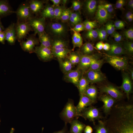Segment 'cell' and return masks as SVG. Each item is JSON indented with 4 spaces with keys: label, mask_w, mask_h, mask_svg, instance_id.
I'll return each mask as SVG.
<instances>
[{
    "label": "cell",
    "mask_w": 133,
    "mask_h": 133,
    "mask_svg": "<svg viewBox=\"0 0 133 133\" xmlns=\"http://www.w3.org/2000/svg\"><path fill=\"white\" fill-rule=\"evenodd\" d=\"M103 63L104 60L102 59H94L91 62L88 70L100 71Z\"/></svg>",
    "instance_id": "obj_36"
},
{
    "label": "cell",
    "mask_w": 133,
    "mask_h": 133,
    "mask_svg": "<svg viewBox=\"0 0 133 133\" xmlns=\"http://www.w3.org/2000/svg\"><path fill=\"white\" fill-rule=\"evenodd\" d=\"M99 58V56L96 54L87 55L81 54L77 69L81 71L82 75H83L88 70L92 61Z\"/></svg>",
    "instance_id": "obj_9"
},
{
    "label": "cell",
    "mask_w": 133,
    "mask_h": 133,
    "mask_svg": "<svg viewBox=\"0 0 133 133\" xmlns=\"http://www.w3.org/2000/svg\"><path fill=\"white\" fill-rule=\"evenodd\" d=\"M85 37L89 40H93L98 37V33L97 30L93 29L87 31L85 34Z\"/></svg>",
    "instance_id": "obj_40"
},
{
    "label": "cell",
    "mask_w": 133,
    "mask_h": 133,
    "mask_svg": "<svg viewBox=\"0 0 133 133\" xmlns=\"http://www.w3.org/2000/svg\"><path fill=\"white\" fill-rule=\"evenodd\" d=\"M96 30L98 33V37L100 41H103L107 39L108 34L104 28L102 27Z\"/></svg>",
    "instance_id": "obj_41"
},
{
    "label": "cell",
    "mask_w": 133,
    "mask_h": 133,
    "mask_svg": "<svg viewBox=\"0 0 133 133\" xmlns=\"http://www.w3.org/2000/svg\"><path fill=\"white\" fill-rule=\"evenodd\" d=\"M52 51L54 57L58 59H63L67 58L69 54L72 51V49L68 48L52 50Z\"/></svg>",
    "instance_id": "obj_26"
},
{
    "label": "cell",
    "mask_w": 133,
    "mask_h": 133,
    "mask_svg": "<svg viewBox=\"0 0 133 133\" xmlns=\"http://www.w3.org/2000/svg\"><path fill=\"white\" fill-rule=\"evenodd\" d=\"M110 48V45L107 43H104L103 49L107 51H109Z\"/></svg>",
    "instance_id": "obj_58"
},
{
    "label": "cell",
    "mask_w": 133,
    "mask_h": 133,
    "mask_svg": "<svg viewBox=\"0 0 133 133\" xmlns=\"http://www.w3.org/2000/svg\"><path fill=\"white\" fill-rule=\"evenodd\" d=\"M53 3V5L55 6H59V5L61 3V0H50Z\"/></svg>",
    "instance_id": "obj_57"
},
{
    "label": "cell",
    "mask_w": 133,
    "mask_h": 133,
    "mask_svg": "<svg viewBox=\"0 0 133 133\" xmlns=\"http://www.w3.org/2000/svg\"><path fill=\"white\" fill-rule=\"evenodd\" d=\"M14 129L13 128H12L11 129L10 133H14Z\"/></svg>",
    "instance_id": "obj_63"
},
{
    "label": "cell",
    "mask_w": 133,
    "mask_h": 133,
    "mask_svg": "<svg viewBox=\"0 0 133 133\" xmlns=\"http://www.w3.org/2000/svg\"><path fill=\"white\" fill-rule=\"evenodd\" d=\"M112 15L109 14L104 8L102 5L100 3L98 5L96 12L95 19L100 24L106 22L112 18Z\"/></svg>",
    "instance_id": "obj_14"
},
{
    "label": "cell",
    "mask_w": 133,
    "mask_h": 133,
    "mask_svg": "<svg viewBox=\"0 0 133 133\" xmlns=\"http://www.w3.org/2000/svg\"><path fill=\"white\" fill-rule=\"evenodd\" d=\"M106 60L112 66L119 70H125L128 67V61L125 57L107 55Z\"/></svg>",
    "instance_id": "obj_6"
},
{
    "label": "cell",
    "mask_w": 133,
    "mask_h": 133,
    "mask_svg": "<svg viewBox=\"0 0 133 133\" xmlns=\"http://www.w3.org/2000/svg\"><path fill=\"white\" fill-rule=\"evenodd\" d=\"M127 52L120 42H115L110 45V50L107 51V55L119 56L125 54Z\"/></svg>",
    "instance_id": "obj_20"
},
{
    "label": "cell",
    "mask_w": 133,
    "mask_h": 133,
    "mask_svg": "<svg viewBox=\"0 0 133 133\" xmlns=\"http://www.w3.org/2000/svg\"><path fill=\"white\" fill-rule=\"evenodd\" d=\"M131 78L132 80H133V70H131L130 71Z\"/></svg>",
    "instance_id": "obj_61"
},
{
    "label": "cell",
    "mask_w": 133,
    "mask_h": 133,
    "mask_svg": "<svg viewBox=\"0 0 133 133\" xmlns=\"http://www.w3.org/2000/svg\"><path fill=\"white\" fill-rule=\"evenodd\" d=\"M64 8L63 7L60 6H54L53 19H59Z\"/></svg>",
    "instance_id": "obj_42"
},
{
    "label": "cell",
    "mask_w": 133,
    "mask_h": 133,
    "mask_svg": "<svg viewBox=\"0 0 133 133\" xmlns=\"http://www.w3.org/2000/svg\"><path fill=\"white\" fill-rule=\"evenodd\" d=\"M116 29H121L124 28L125 26V23L123 21L117 20L114 23Z\"/></svg>",
    "instance_id": "obj_47"
},
{
    "label": "cell",
    "mask_w": 133,
    "mask_h": 133,
    "mask_svg": "<svg viewBox=\"0 0 133 133\" xmlns=\"http://www.w3.org/2000/svg\"><path fill=\"white\" fill-rule=\"evenodd\" d=\"M72 3L73 10L75 12L79 11L82 7L81 3L79 1L74 0L72 1Z\"/></svg>",
    "instance_id": "obj_46"
},
{
    "label": "cell",
    "mask_w": 133,
    "mask_h": 133,
    "mask_svg": "<svg viewBox=\"0 0 133 133\" xmlns=\"http://www.w3.org/2000/svg\"><path fill=\"white\" fill-rule=\"evenodd\" d=\"M112 35L114 40L116 42H120L123 39L122 36L118 32L115 31Z\"/></svg>",
    "instance_id": "obj_49"
},
{
    "label": "cell",
    "mask_w": 133,
    "mask_h": 133,
    "mask_svg": "<svg viewBox=\"0 0 133 133\" xmlns=\"http://www.w3.org/2000/svg\"><path fill=\"white\" fill-rule=\"evenodd\" d=\"M45 18L43 17H32L29 19L27 22L34 32V35H39L45 32Z\"/></svg>",
    "instance_id": "obj_7"
},
{
    "label": "cell",
    "mask_w": 133,
    "mask_h": 133,
    "mask_svg": "<svg viewBox=\"0 0 133 133\" xmlns=\"http://www.w3.org/2000/svg\"><path fill=\"white\" fill-rule=\"evenodd\" d=\"M126 3L124 0H117L115 4L116 8L118 9H122Z\"/></svg>",
    "instance_id": "obj_50"
},
{
    "label": "cell",
    "mask_w": 133,
    "mask_h": 133,
    "mask_svg": "<svg viewBox=\"0 0 133 133\" xmlns=\"http://www.w3.org/2000/svg\"><path fill=\"white\" fill-rule=\"evenodd\" d=\"M67 0H62L61 3L63 4V5H65L66 3H67Z\"/></svg>",
    "instance_id": "obj_62"
},
{
    "label": "cell",
    "mask_w": 133,
    "mask_h": 133,
    "mask_svg": "<svg viewBox=\"0 0 133 133\" xmlns=\"http://www.w3.org/2000/svg\"><path fill=\"white\" fill-rule=\"evenodd\" d=\"M127 7L129 8L131 10L133 9V0H129L127 3Z\"/></svg>",
    "instance_id": "obj_59"
},
{
    "label": "cell",
    "mask_w": 133,
    "mask_h": 133,
    "mask_svg": "<svg viewBox=\"0 0 133 133\" xmlns=\"http://www.w3.org/2000/svg\"><path fill=\"white\" fill-rule=\"evenodd\" d=\"M72 29L75 31L79 32L85 30L84 25L83 23H80L75 25Z\"/></svg>",
    "instance_id": "obj_48"
},
{
    "label": "cell",
    "mask_w": 133,
    "mask_h": 133,
    "mask_svg": "<svg viewBox=\"0 0 133 133\" xmlns=\"http://www.w3.org/2000/svg\"><path fill=\"white\" fill-rule=\"evenodd\" d=\"M69 21L70 24L74 26L77 24L81 23L82 18L79 12H71Z\"/></svg>",
    "instance_id": "obj_33"
},
{
    "label": "cell",
    "mask_w": 133,
    "mask_h": 133,
    "mask_svg": "<svg viewBox=\"0 0 133 133\" xmlns=\"http://www.w3.org/2000/svg\"><path fill=\"white\" fill-rule=\"evenodd\" d=\"M107 23L113 34L115 32L116 29L114 23L111 21L108 22Z\"/></svg>",
    "instance_id": "obj_52"
},
{
    "label": "cell",
    "mask_w": 133,
    "mask_h": 133,
    "mask_svg": "<svg viewBox=\"0 0 133 133\" xmlns=\"http://www.w3.org/2000/svg\"><path fill=\"white\" fill-rule=\"evenodd\" d=\"M100 92L107 94L116 100H119L122 98L123 93L118 88L110 84L104 85L100 88Z\"/></svg>",
    "instance_id": "obj_12"
},
{
    "label": "cell",
    "mask_w": 133,
    "mask_h": 133,
    "mask_svg": "<svg viewBox=\"0 0 133 133\" xmlns=\"http://www.w3.org/2000/svg\"><path fill=\"white\" fill-rule=\"evenodd\" d=\"M123 47L127 52L130 54L133 53V43L131 41H126L124 43Z\"/></svg>",
    "instance_id": "obj_44"
},
{
    "label": "cell",
    "mask_w": 133,
    "mask_h": 133,
    "mask_svg": "<svg viewBox=\"0 0 133 133\" xmlns=\"http://www.w3.org/2000/svg\"><path fill=\"white\" fill-rule=\"evenodd\" d=\"M98 93L96 87L94 85H91L89 86L84 94L90 99L94 103L96 102Z\"/></svg>",
    "instance_id": "obj_30"
},
{
    "label": "cell",
    "mask_w": 133,
    "mask_h": 133,
    "mask_svg": "<svg viewBox=\"0 0 133 133\" xmlns=\"http://www.w3.org/2000/svg\"><path fill=\"white\" fill-rule=\"evenodd\" d=\"M60 68L65 74L72 70L73 65L67 58L65 60L63 59H58Z\"/></svg>",
    "instance_id": "obj_32"
},
{
    "label": "cell",
    "mask_w": 133,
    "mask_h": 133,
    "mask_svg": "<svg viewBox=\"0 0 133 133\" xmlns=\"http://www.w3.org/2000/svg\"><path fill=\"white\" fill-rule=\"evenodd\" d=\"M71 11L69 8H64L59 19L62 23H65L69 21Z\"/></svg>",
    "instance_id": "obj_38"
},
{
    "label": "cell",
    "mask_w": 133,
    "mask_h": 133,
    "mask_svg": "<svg viewBox=\"0 0 133 133\" xmlns=\"http://www.w3.org/2000/svg\"><path fill=\"white\" fill-rule=\"evenodd\" d=\"M104 43L103 41H100L96 45V48L98 50H102L103 49Z\"/></svg>",
    "instance_id": "obj_55"
},
{
    "label": "cell",
    "mask_w": 133,
    "mask_h": 133,
    "mask_svg": "<svg viewBox=\"0 0 133 133\" xmlns=\"http://www.w3.org/2000/svg\"><path fill=\"white\" fill-rule=\"evenodd\" d=\"M61 118L64 121L65 124L70 123L75 118H78L76 106L73 100L69 99L63 110L60 114Z\"/></svg>",
    "instance_id": "obj_2"
},
{
    "label": "cell",
    "mask_w": 133,
    "mask_h": 133,
    "mask_svg": "<svg viewBox=\"0 0 133 133\" xmlns=\"http://www.w3.org/2000/svg\"><path fill=\"white\" fill-rule=\"evenodd\" d=\"M102 116L99 109L92 105L85 108L79 115L85 120L92 122L94 125L95 121L100 120L102 118Z\"/></svg>",
    "instance_id": "obj_4"
},
{
    "label": "cell",
    "mask_w": 133,
    "mask_h": 133,
    "mask_svg": "<svg viewBox=\"0 0 133 133\" xmlns=\"http://www.w3.org/2000/svg\"><path fill=\"white\" fill-rule=\"evenodd\" d=\"M83 75L89 83L101 82L105 79L104 75L100 71L88 70Z\"/></svg>",
    "instance_id": "obj_13"
},
{
    "label": "cell",
    "mask_w": 133,
    "mask_h": 133,
    "mask_svg": "<svg viewBox=\"0 0 133 133\" xmlns=\"http://www.w3.org/2000/svg\"><path fill=\"white\" fill-rule=\"evenodd\" d=\"M100 3L102 5L104 8L109 14L112 15L114 13V9L112 4L102 1L100 2Z\"/></svg>",
    "instance_id": "obj_43"
},
{
    "label": "cell",
    "mask_w": 133,
    "mask_h": 133,
    "mask_svg": "<svg viewBox=\"0 0 133 133\" xmlns=\"http://www.w3.org/2000/svg\"><path fill=\"white\" fill-rule=\"evenodd\" d=\"M89 84L84 75H82L76 86L78 89L80 95L84 94L86 89L89 86Z\"/></svg>",
    "instance_id": "obj_31"
},
{
    "label": "cell",
    "mask_w": 133,
    "mask_h": 133,
    "mask_svg": "<svg viewBox=\"0 0 133 133\" xmlns=\"http://www.w3.org/2000/svg\"><path fill=\"white\" fill-rule=\"evenodd\" d=\"M84 25L85 30L87 31L90 30L97 27V24L96 21H90L86 20L82 23Z\"/></svg>",
    "instance_id": "obj_39"
},
{
    "label": "cell",
    "mask_w": 133,
    "mask_h": 133,
    "mask_svg": "<svg viewBox=\"0 0 133 133\" xmlns=\"http://www.w3.org/2000/svg\"><path fill=\"white\" fill-rule=\"evenodd\" d=\"M18 18V21H27L33 17V14L30 9L29 3H25L20 5L15 11Z\"/></svg>",
    "instance_id": "obj_8"
},
{
    "label": "cell",
    "mask_w": 133,
    "mask_h": 133,
    "mask_svg": "<svg viewBox=\"0 0 133 133\" xmlns=\"http://www.w3.org/2000/svg\"><path fill=\"white\" fill-rule=\"evenodd\" d=\"M29 6L33 14H37L40 12L44 7L43 1L32 0L29 1Z\"/></svg>",
    "instance_id": "obj_23"
},
{
    "label": "cell",
    "mask_w": 133,
    "mask_h": 133,
    "mask_svg": "<svg viewBox=\"0 0 133 133\" xmlns=\"http://www.w3.org/2000/svg\"><path fill=\"white\" fill-rule=\"evenodd\" d=\"M85 8L87 13L92 15L96 13L98 5L97 1L95 0H88L85 3Z\"/></svg>",
    "instance_id": "obj_27"
},
{
    "label": "cell",
    "mask_w": 133,
    "mask_h": 133,
    "mask_svg": "<svg viewBox=\"0 0 133 133\" xmlns=\"http://www.w3.org/2000/svg\"><path fill=\"white\" fill-rule=\"evenodd\" d=\"M95 133H109L104 122L99 120L98 124L95 127Z\"/></svg>",
    "instance_id": "obj_37"
},
{
    "label": "cell",
    "mask_w": 133,
    "mask_h": 133,
    "mask_svg": "<svg viewBox=\"0 0 133 133\" xmlns=\"http://www.w3.org/2000/svg\"><path fill=\"white\" fill-rule=\"evenodd\" d=\"M34 52L38 58L44 62L49 61L54 57L51 48L40 45L35 47Z\"/></svg>",
    "instance_id": "obj_11"
},
{
    "label": "cell",
    "mask_w": 133,
    "mask_h": 133,
    "mask_svg": "<svg viewBox=\"0 0 133 133\" xmlns=\"http://www.w3.org/2000/svg\"><path fill=\"white\" fill-rule=\"evenodd\" d=\"M131 80L128 74L124 73L122 75V84L118 87L119 88L125 93L128 100L129 99L130 95L132 91L133 86Z\"/></svg>",
    "instance_id": "obj_15"
},
{
    "label": "cell",
    "mask_w": 133,
    "mask_h": 133,
    "mask_svg": "<svg viewBox=\"0 0 133 133\" xmlns=\"http://www.w3.org/2000/svg\"><path fill=\"white\" fill-rule=\"evenodd\" d=\"M38 40L40 43V46L50 48H51L52 41L49 34L45 31L38 35Z\"/></svg>",
    "instance_id": "obj_24"
},
{
    "label": "cell",
    "mask_w": 133,
    "mask_h": 133,
    "mask_svg": "<svg viewBox=\"0 0 133 133\" xmlns=\"http://www.w3.org/2000/svg\"><path fill=\"white\" fill-rule=\"evenodd\" d=\"M17 39L19 42L33 30L27 21H17L15 24Z\"/></svg>",
    "instance_id": "obj_5"
},
{
    "label": "cell",
    "mask_w": 133,
    "mask_h": 133,
    "mask_svg": "<svg viewBox=\"0 0 133 133\" xmlns=\"http://www.w3.org/2000/svg\"><path fill=\"white\" fill-rule=\"evenodd\" d=\"M81 56V54L78 52L72 51L69 54L67 58L73 66L78 64Z\"/></svg>",
    "instance_id": "obj_35"
},
{
    "label": "cell",
    "mask_w": 133,
    "mask_h": 133,
    "mask_svg": "<svg viewBox=\"0 0 133 133\" xmlns=\"http://www.w3.org/2000/svg\"><path fill=\"white\" fill-rule=\"evenodd\" d=\"M99 99L103 103L102 109L106 115L109 114L116 102V100L106 94L100 96Z\"/></svg>",
    "instance_id": "obj_16"
},
{
    "label": "cell",
    "mask_w": 133,
    "mask_h": 133,
    "mask_svg": "<svg viewBox=\"0 0 133 133\" xmlns=\"http://www.w3.org/2000/svg\"><path fill=\"white\" fill-rule=\"evenodd\" d=\"M39 43L38 39L33 34L29 35L26 41L22 40L20 44L23 50L31 53L34 52L35 46L38 45Z\"/></svg>",
    "instance_id": "obj_10"
},
{
    "label": "cell",
    "mask_w": 133,
    "mask_h": 133,
    "mask_svg": "<svg viewBox=\"0 0 133 133\" xmlns=\"http://www.w3.org/2000/svg\"><path fill=\"white\" fill-rule=\"evenodd\" d=\"M5 40V35L4 31L0 32V42L3 44H4Z\"/></svg>",
    "instance_id": "obj_51"
},
{
    "label": "cell",
    "mask_w": 133,
    "mask_h": 133,
    "mask_svg": "<svg viewBox=\"0 0 133 133\" xmlns=\"http://www.w3.org/2000/svg\"><path fill=\"white\" fill-rule=\"evenodd\" d=\"M125 17L126 20L131 17H133V14L131 11H128L125 14Z\"/></svg>",
    "instance_id": "obj_56"
},
{
    "label": "cell",
    "mask_w": 133,
    "mask_h": 133,
    "mask_svg": "<svg viewBox=\"0 0 133 133\" xmlns=\"http://www.w3.org/2000/svg\"><path fill=\"white\" fill-rule=\"evenodd\" d=\"M1 17H0V32L4 31L5 29L1 21Z\"/></svg>",
    "instance_id": "obj_60"
},
{
    "label": "cell",
    "mask_w": 133,
    "mask_h": 133,
    "mask_svg": "<svg viewBox=\"0 0 133 133\" xmlns=\"http://www.w3.org/2000/svg\"><path fill=\"white\" fill-rule=\"evenodd\" d=\"M67 124H65L64 127L61 130L55 132L53 133H69L68 130Z\"/></svg>",
    "instance_id": "obj_53"
},
{
    "label": "cell",
    "mask_w": 133,
    "mask_h": 133,
    "mask_svg": "<svg viewBox=\"0 0 133 133\" xmlns=\"http://www.w3.org/2000/svg\"><path fill=\"white\" fill-rule=\"evenodd\" d=\"M15 13L12 10L8 0H0V17H5Z\"/></svg>",
    "instance_id": "obj_22"
},
{
    "label": "cell",
    "mask_w": 133,
    "mask_h": 133,
    "mask_svg": "<svg viewBox=\"0 0 133 133\" xmlns=\"http://www.w3.org/2000/svg\"><path fill=\"white\" fill-rule=\"evenodd\" d=\"M64 74L65 80L67 82L73 83L76 86L82 75L81 71L77 68L72 70Z\"/></svg>",
    "instance_id": "obj_17"
},
{
    "label": "cell",
    "mask_w": 133,
    "mask_h": 133,
    "mask_svg": "<svg viewBox=\"0 0 133 133\" xmlns=\"http://www.w3.org/2000/svg\"><path fill=\"white\" fill-rule=\"evenodd\" d=\"M84 131V133H92L93 129L90 126L87 125L85 127Z\"/></svg>",
    "instance_id": "obj_54"
},
{
    "label": "cell",
    "mask_w": 133,
    "mask_h": 133,
    "mask_svg": "<svg viewBox=\"0 0 133 133\" xmlns=\"http://www.w3.org/2000/svg\"><path fill=\"white\" fill-rule=\"evenodd\" d=\"M47 29L49 34L55 38H61L64 37L68 32V29L63 23L51 22L47 26Z\"/></svg>",
    "instance_id": "obj_3"
},
{
    "label": "cell",
    "mask_w": 133,
    "mask_h": 133,
    "mask_svg": "<svg viewBox=\"0 0 133 133\" xmlns=\"http://www.w3.org/2000/svg\"><path fill=\"white\" fill-rule=\"evenodd\" d=\"M71 30L73 32L72 37L73 48L72 50V51H73L76 48H81L83 44V40L79 33L75 31L72 28Z\"/></svg>",
    "instance_id": "obj_25"
},
{
    "label": "cell",
    "mask_w": 133,
    "mask_h": 133,
    "mask_svg": "<svg viewBox=\"0 0 133 133\" xmlns=\"http://www.w3.org/2000/svg\"><path fill=\"white\" fill-rule=\"evenodd\" d=\"M68 43L61 38H55L53 40L51 49H57L62 48H67Z\"/></svg>",
    "instance_id": "obj_29"
},
{
    "label": "cell",
    "mask_w": 133,
    "mask_h": 133,
    "mask_svg": "<svg viewBox=\"0 0 133 133\" xmlns=\"http://www.w3.org/2000/svg\"><path fill=\"white\" fill-rule=\"evenodd\" d=\"M80 95L79 102L76 106L78 116H79L80 114L87 107L92 105L94 103L93 101L88 97L84 94Z\"/></svg>",
    "instance_id": "obj_19"
},
{
    "label": "cell",
    "mask_w": 133,
    "mask_h": 133,
    "mask_svg": "<svg viewBox=\"0 0 133 133\" xmlns=\"http://www.w3.org/2000/svg\"><path fill=\"white\" fill-rule=\"evenodd\" d=\"M4 32L6 40L9 44L14 45L17 40L15 24L14 23H12L5 29Z\"/></svg>",
    "instance_id": "obj_18"
},
{
    "label": "cell",
    "mask_w": 133,
    "mask_h": 133,
    "mask_svg": "<svg viewBox=\"0 0 133 133\" xmlns=\"http://www.w3.org/2000/svg\"><path fill=\"white\" fill-rule=\"evenodd\" d=\"M80 48L81 53L83 55H91L94 50L93 45L89 42L83 44Z\"/></svg>",
    "instance_id": "obj_34"
},
{
    "label": "cell",
    "mask_w": 133,
    "mask_h": 133,
    "mask_svg": "<svg viewBox=\"0 0 133 133\" xmlns=\"http://www.w3.org/2000/svg\"><path fill=\"white\" fill-rule=\"evenodd\" d=\"M70 133H82L85 125L78 120V118H75L70 123Z\"/></svg>",
    "instance_id": "obj_21"
},
{
    "label": "cell",
    "mask_w": 133,
    "mask_h": 133,
    "mask_svg": "<svg viewBox=\"0 0 133 133\" xmlns=\"http://www.w3.org/2000/svg\"><path fill=\"white\" fill-rule=\"evenodd\" d=\"M54 6L49 4H47L41 11V17L53 19L54 16Z\"/></svg>",
    "instance_id": "obj_28"
},
{
    "label": "cell",
    "mask_w": 133,
    "mask_h": 133,
    "mask_svg": "<svg viewBox=\"0 0 133 133\" xmlns=\"http://www.w3.org/2000/svg\"><path fill=\"white\" fill-rule=\"evenodd\" d=\"M104 122L109 133H133V105L118 104L112 108Z\"/></svg>",
    "instance_id": "obj_1"
},
{
    "label": "cell",
    "mask_w": 133,
    "mask_h": 133,
    "mask_svg": "<svg viewBox=\"0 0 133 133\" xmlns=\"http://www.w3.org/2000/svg\"><path fill=\"white\" fill-rule=\"evenodd\" d=\"M123 34L124 37L126 39L130 40H133V28H131L125 30Z\"/></svg>",
    "instance_id": "obj_45"
}]
</instances>
